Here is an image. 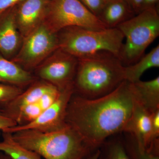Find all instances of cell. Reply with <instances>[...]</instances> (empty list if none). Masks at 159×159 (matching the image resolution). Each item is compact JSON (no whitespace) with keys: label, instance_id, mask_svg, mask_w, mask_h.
Segmentation results:
<instances>
[{"label":"cell","instance_id":"cell-29","mask_svg":"<svg viewBox=\"0 0 159 159\" xmlns=\"http://www.w3.org/2000/svg\"><path fill=\"white\" fill-rule=\"evenodd\" d=\"M100 153L101 152H100V151L97 150L93 153L91 154L90 155L89 154L87 156L84 157L82 159H99V157H100Z\"/></svg>","mask_w":159,"mask_h":159},{"label":"cell","instance_id":"cell-22","mask_svg":"<svg viewBox=\"0 0 159 159\" xmlns=\"http://www.w3.org/2000/svg\"><path fill=\"white\" fill-rule=\"evenodd\" d=\"M107 159H131L121 142L112 143L109 148Z\"/></svg>","mask_w":159,"mask_h":159},{"label":"cell","instance_id":"cell-5","mask_svg":"<svg viewBox=\"0 0 159 159\" xmlns=\"http://www.w3.org/2000/svg\"><path fill=\"white\" fill-rule=\"evenodd\" d=\"M116 28L125 39L120 59L123 65L136 62L146 48L159 35V15L157 9L144 10Z\"/></svg>","mask_w":159,"mask_h":159},{"label":"cell","instance_id":"cell-14","mask_svg":"<svg viewBox=\"0 0 159 159\" xmlns=\"http://www.w3.org/2000/svg\"><path fill=\"white\" fill-rule=\"evenodd\" d=\"M134 99L150 113L159 110V77L132 83Z\"/></svg>","mask_w":159,"mask_h":159},{"label":"cell","instance_id":"cell-20","mask_svg":"<svg viewBox=\"0 0 159 159\" xmlns=\"http://www.w3.org/2000/svg\"><path fill=\"white\" fill-rule=\"evenodd\" d=\"M22 92L16 86L0 83V106H5Z\"/></svg>","mask_w":159,"mask_h":159},{"label":"cell","instance_id":"cell-6","mask_svg":"<svg viewBox=\"0 0 159 159\" xmlns=\"http://www.w3.org/2000/svg\"><path fill=\"white\" fill-rule=\"evenodd\" d=\"M45 23L56 33L70 27L95 30L107 29L79 0H51Z\"/></svg>","mask_w":159,"mask_h":159},{"label":"cell","instance_id":"cell-18","mask_svg":"<svg viewBox=\"0 0 159 159\" xmlns=\"http://www.w3.org/2000/svg\"><path fill=\"white\" fill-rule=\"evenodd\" d=\"M0 152L6 154L11 159H42L36 152L20 145L9 133L2 132Z\"/></svg>","mask_w":159,"mask_h":159},{"label":"cell","instance_id":"cell-28","mask_svg":"<svg viewBox=\"0 0 159 159\" xmlns=\"http://www.w3.org/2000/svg\"><path fill=\"white\" fill-rule=\"evenodd\" d=\"M126 2L130 6L131 8L136 15L140 12V8L143 0H125Z\"/></svg>","mask_w":159,"mask_h":159},{"label":"cell","instance_id":"cell-17","mask_svg":"<svg viewBox=\"0 0 159 159\" xmlns=\"http://www.w3.org/2000/svg\"><path fill=\"white\" fill-rule=\"evenodd\" d=\"M159 67V45H158L136 62L125 66V80L131 83L136 82L140 80L142 75L148 69Z\"/></svg>","mask_w":159,"mask_h":159},{"label":"cell","instance_id":"cell-3","mask_svg":"<svg viewBox=\"0 0 159 159\" xmlns=\"http://www.w3.org/2000/svg\"><path fill=\"white\" fill-rule=\"evenodd\" d=\"M11 134L20 145L44 159H82L93 149L68 125L54 131L26 129Z\"/></svg>","mask_w":159,"mask_h":159},{"label":"cell","instance_id":"cell-30","mask_svg":"<svg viewBox=\"0 0 159 159\" xmlns=\"http://www.w3.org/2000/svg\"><path fill=\"white\" fill-rule=\"evenodd\" d=\"M0 159H11V158L6 154L0 152Z\"/></svg>","mask_w":159,"mask_h":159},{"label":"cell","instance_id":"cell-13","mask_svg":"<svg viewBox=\"0 0 159 159\" xmlns=\"http://www.w3.org/2000/svg\"><path fill=\"white\" fill-rule=\"evenodd\" d=\"M55 87L45 81L35 83L14 100L3 107L1 110L6 116L13 119L15 115L21 108L31 103L38 102L44 94Z\"/></svg>","mask_w":159,"mask_h":159},{"label":"cell","instance_id":"cell-2","mask_svg":"<svg viewBox=\"0 0 159 159\" xmlns=\"http://www.w3.org/2000/svg\"><path fill=\"white\" fill-rule=\"evenodd\" d=\"M74 87L81 96L95 99L109 93L125 80L124 68L120 59L102 51L78 58Z\"/></svg>","mask_w":159,"mask_h":159},{"label":"cell","instance_id":"cell-8","mask_svg":"<svg viewBox=\"0 0 159 159\" xmlns=\"http://www.w3.org/2000/svg\"><path fill=\"white\" fill-rule=\"evenodd\" d=\"M74 91V84L61 90L59 96L55 102L43 111L34 121L25 125H16L7 129L2 132L13 134L26 129L47 132L64 128L68 125L66 121L67 109Z\"/></svg>","mask_w":159,"mask_h":159},{"label":"cell","instance_id":"cell-9","mask_svg":"<svg viewBox=\"0 0 159 159\" xmlns=\"http://www.w3.org/2000/svg\"><path fill=\"white\" fill-rule=\"evenodd\" d=\"M78 58L58 48L40 66L38 75L60 90L74 84Z\"/></svg>","mask_w":159,"mask_h":159},{"label":"cell","instance_id":"cell-26","mask_svg":"<svg viewBox=\"0 0 159 159\" xmlns=\"http://www.w3.org/2000/svg\"><path fill=\"white\" fill-rule=\"evenodd\" d=\"M24 0H0V15L18 6Z\"/></svg>","mask_w":159,"mask_h":159},{"label":"cell","instance_id":"cell-31","mask_svg":"<svg viewBox=\"0 0 159 159\" xmlns=\"http://www.w3.org/2000/svg\"><path fill=\"white\" fill-rule=\"evenodd\" d=\"M50 1H51V0H50Z\"/></svg>","mask_w":159,"mask_h":159},{"label":"cell","instance_id":"cell-15","mask_svg":"<svg viewBox=\"0 0 159 159\" xmlns=\"http://www.w3.org/2000/svg\"><path fill=\"white\" fill-rule=\"evenodd\" d=\"M135 15L125 0H109L98 18L107 28H113Z\"/></svg>","mask_w":159,"mask_h":159},{"label":"cell","instance_id":"cell-1","mask_svg":"<svg viewBox=\"0 0 159 159\" xmlns=\"http://www.w3.org/2000/svg\"><path fill=\"white\" fill-rule=\"evenodd\" d=\"M134 101L132 83L125 80L109 93L98 98L73 96L66 122L94 149L109 137L123 131Z\"/></svg>","mask_w":159,"mask_h":159},{"label":"cell","instance_id":"cell-23","mask_svg":"<svg viewBox=\"0 0 159 159\" xmlns=\"http://www.w3.org/2000/svg\"><path fill=\"white\" fill-rule=\"evenodd\" d=\"M60 90L55 87L42 96L38 101L43 111L51 106L59 96Z\"/></svg>","mask_w":159,"mask_h":159},{"label":"cell","instance_id":"cell-4","mask_svg":"<svg viewBox=\"0 0 159 159\" xmlns=\"http://www.w3.org/2000/svg\"><path fill=\"white\" fill-rule=\"evenodd\" d=\"M60 31L59 48L77 58L106 51L120 59L124 37L118 28L95 30L70 27Z\"/></svg>","mask_w":159,"mask_h":159},{"label":"cell","instance_id":"cell-24","mask_svg":"<svg viewBox=\"0 0 159 159\" xmlns=\"http://www.w3.org/2000/svg\"><path fill=\"white\" fill-rule=\"evenodd\" d=\"M94 15L98 17L109 0H79Z\"/></svg>","mask_w":159,"mask_h":159},{"label":"cell","instance_id":"cell-19","mask_svg":"<svg viewBox=\"0 0 159 159\" xmlns=\"http://www.w3.org/2000/svg\"><path fill=\"white\" fill-rule=\"evenodd\" d=\"M38 102H35L21 108L13 117L19 125H25L35 120L42 112Z\"/></svg>","mask_w":159,"mask_h":159},{"label":"cell","instance_id":"cell-12","mask_svg":"<svg viewBox=\"0 0 159 159\" xmlns=\"http://www.w3.org/2000/svg\"><path fill=\"white\" fill-rule=\"evenodd\" d=\"M151 121L152 113L135 100L132 112L123 131L130 134L141 150H146Z\"/></svg>","mask_w":159,"mask_h":159},{"label":"cell","instance_id":"cell-25","mask_svg":"<svg viewBox=\"0 0 159 159\" xmlns=\"http://www.w3.org/2000/svg\"><path fill=\"white\" fill-rule=\"evenodd\" d=\"M17 125L15 120L6 116L2 111L0 110V133L7 129L11 128Z\"/></svg>","mask_w":159,"mask_h":159},{"label":"cell","instance_id":"cell-10","mask_svg":"<svg viewBox=\"0 0 159 159\" xmlns=\"http://www.w3.org/2000/svg\"><path fill=\"white\" fill-rule=\"evenodd\" d=\"M50 0H24L16 7L18 29L23 38L45 22Z\"/></svg>","mask_w":159,"mask_h":159},{"label":"cell","instance_id":"cell-11","mask_svg":"<svg viewBox=\"0 0 159 159\" xmlns=\"http://www.w3.org/2000/svg\"><path fill=\"white\" fill-rule=\"evenodd\" d=\"M17 6L0 15V54L8 59L17 52L20 45L21 36L16 20Z\"/></svg>","mask_w":159,"mask_h":159},{"label":"cell","instance_id":"cell-27","mask_svg":"<svg viewBox=\"0 0 159 159\" xmlns=\"http://www.w3.org/2000/svg\"><path fill=\"white\" fill-rule=\"evenodd\" d=\"M159 2V0H143L140 8V12L147 9H157V6Z\"/></svg>","mask_w":159,"mask_h":159},{"label":"cell","instance_id":"cell-7","mask_svg":"<svg viewBox=\"0 0 159 159\" xmlns=\"http://www.w3.org/2000/svg\"><path fill=\"white\" fill-rule=\"evenodd\" d=\"M58 48V36L44 22L24 38L19 52L12 61L27 68L34 67Z\"/></svg>","mask_w":159,"mask_h":159},{"label":"cell","instance_id":"cell-21","mask_svg":"<svg viewBox=\"0 0 159 159\" xmlns=\"http://www.w3.org/2000/svg\"><path fill=\"white\" fill-rule=\"evenodd\" d=\"M131 143L128 146L131 159H159V155L146 150H141L138 148L135 141L131 136Z\"/></svg>","mask_w":159,"mask_h":159},{"label":"cell","instance_id":"cell-16","mask_svg":"<svg viewBox=\"0 0 159 159\" xmlns=\"http://www.w3.org/2000/svg\"><path fill=\"white\" fill-rule=\"evenodd\" d=\"M33 80L30 72L0 54V83L20 87L30 84Z\"/></svg>","mask_w":159,"mask_h":159}]
</instances>
